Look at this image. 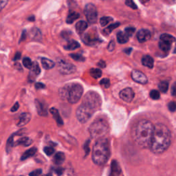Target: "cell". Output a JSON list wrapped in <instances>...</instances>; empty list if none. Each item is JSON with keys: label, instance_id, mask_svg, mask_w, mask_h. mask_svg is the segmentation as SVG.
I'll return each instance as SVG.
<instances>
[{"label": "cell", "instance_id": "836d02e7", "mask_svg": "<svg viewBox=\"0 0 176 176\" xmlns=\"http://www.w3.org/2000/svg\"><path fill=\"white\" fill-rule=\"evenodd\" d=\"M112 20H113V19L110 17H103L100 20V25H101V26L105 27Z\"/></svg>", "mask_w": 176, "mask_h": 176}, {"label": "cell", "instance_id": "4fadbf2b", "mask_svg": "<svg viewBox=\"0 0 176 176\" xmlns=\"http://www.w3.org/2000/svg\"><path fill=\"white\" fill-rule=\"evenodd\" d=\"M82 40L86 45L89 46L95 45V44L98 43L100 41L99 38L96 36V34H91L90 33L85 34L82 37Z\"/></svg>", "mask_w": 176, "mask_h": 176}, {"label": "cell", "instance_id": "ffe728a7", "mask_svg": "<svg viewBox=\"0 0 176 176\" xmlns=\"http://www.w3.org/2000/svg\"><path fill=\"white\" fill-rule=\"evenodd\" d=\"M50 112L51 113L53 118L55 120V121L57 122V124L59 125H64V122H63L62 118L61 117L60 114H59V111L56 109L52 108L51 109H50Z\"/></svg>", "mask_w": 176, "mask_h": 176}, {"label": "cell", "instance_id": "f5cc1de1", "mask_svg": "<svg viewBox=\"0 0 176 176\" xmlns=\"http://www.w3.org/2000/svg\"><path fill=\"white\" fill-rule=\"evenodd\" d=\"M8 2L7 1H2L1 2H0V4H1V9H2L4 7L5 5L7 4Z\"/></svg>", "mask_w": 176, "mask_h": 176}, {"label": "cell", "instance_id": "d4e9b609", "mask_svg": "<svg viewBox=\"0 0 176 176\" xmlns=\"http://www.w3.org/2000/svg\"><path fill=\"white\" fill-rule=\"evenodd\" d=\"M37 149L36 147H33V148H30V149L27 150L26 152H25L24 153L23 155H22L21 157V160H25L30 158V157L33 156L34 154L37 153Z\"/></svg>", "mask_w": 176, "mask_h": 176}, {"label": "cell", "instance_id": "7c38bea8", "mask_svg": "<svg viewBox=\"0 0 176 176\" xmlns=\"http://www.w3.org/2000/svg\"><path fill=\"white\" fill-rule=\"evenodd\" d=\"M131 78L135 82L140 84H146L148 82V79L146 75L143 72L138 70H134L131 72Z\"/></svg>", "mask_w": 176, "mask_h": 176}, {"label": "cell", "instance_id": "11a10c76", "mask_svg": "<svg viewBox=\"0 0 176 176\" xmlns=\"http://www.w3.org/2000/svg\"><path fill=\"white\" fill-rule=\"evenodd\" d=\"M28 20L29 21H34V16H31V17H30V18H28Z\"/></svg>", "mask_w": 176, "mask_h": 176}, {"label": "cell", "instance_id": "816d5d0a", "mask_svg": "<svg viewBox=\"0 0 176 176\" xmlns=\"http://www.w3.org/2000/svg\"><path fill=\"white\" fill-rule=\"evenodd\" d=\"M21 58V53L20 52H17L16 55H15L14 57V61H17Z\"/></svg>", "mask_w": 176, "mask_h": 176}, {"label": "cell", "instance_id": "6f0895ef", "mask_svg": "<svg viewBox=\"0 0 176 176\" xmlns=\"http://www.w3.org/2000/svg\"><path fill=\"white\" fill-rule=\"evenodd\" d=\"M174 52L175 53V54H176V45H175V48H174Z\"/></svg>", "mask_w": 176, "mask_h": 176}, {"label": "cell", "instance_id": "b9f144b4", "mask_svg": "<svg viewBox=\"0 0 176 176\" xmlns=\"http://www.w3.org/2000/svg\"><path fill=\"white\" fill-rule=\"evenodd\" d=\"M90 140H87L86 143L84 144V146H83L84 150H85V152H86V156L90 153Z\"/></svg>", "mask_w": 176, "mask_h": 176}, {"label": "cell", "instance_id": "e575fe53", "mask_svg": "<svg viewBox=\"0 0 176 176\" xmlns=\"http://www.w3.org/2000/svg\"><path fill=\"white\" fill-rule=\"evenodd\" d=\"M70 56L71 58H72L74 59V60L77 61L83 62V61H85V60H86V59H85L84 56L79 55V54H71V55H70Z\"/></svg>", "mask_w": 176, "mask_h": 176}, {"label": "cell", "instance_id": "3957f363", "mask_svg": "<svg viewBox=\"0 0 176 176\" xmlns=\"http://www.w3.org/2000/svg\"><path fill=\"white\" fill-rule=\"evenodd\" d=\"M110 156L109 143L106 138H100L96 142L92 151V160L97 165H103L108 161Z\"/></svg>", "mask_w": 176, "mask_h": 176}, {"label": "cell", "instance_id": "603a6c76", "mask_svg": "<svg viewBox=\"0 0 176 176\" xmlns=\"http://www.w3.org/2000/svg\"><path fill=\"white\" fill-rule=\"evenodd\" d=\"M65 154L62 152H58L55 154L54 158H53V162H55V164L59 165L65 161Z\"/></svg>", "mask_w": 176, "mask_h": 176}, {"label": "cell", "instance_id": "277c9868", "mask_svg": "<svg viewBox=\"0 0 176 176\" xmlns=\"http://www.w3.org/2000/svg\"><path fill=\"white\" fill-rule=\"evenodd\" d=\"M90 136L93 138H103L109 131V127L108 122L102 119H99L91 124L89 127Z\"/></svg>", "mask_w": 176, "mask_h": 176}, {"label": "cell", "instance_id": "f1b7e54d", "mask_svg": "<svg viewBox=\"0 0 176 176\" xmlns=\"http://www.w3.org/2000/svg\"><path fill=\"white\" fill-rule=\"evenodd\" d=\"M90 74L91 76H92V77L96 78V79H97V78H99L102 76L101 70L98 68H92L90 71Z\"/></svg>", "mask_w": 176, "mask_h": 176}, {"label": "cell", "instance_id": "f35d334b", "mask_svg": "<svg viewBox=\"0 0 176 176\" xmlns=\"http://www.w3.org/2000/svg\"><path fill=\"white\" fill-rule=\"evenodd\" d=\"M100 85L105 88H108L110 86V81L108 78H103L100 81Z\"/></svg>", "mask_w": 176, "mask_h": 176}, {"label": "cell", "instance_id": "44dd1931", "mask_svg": "<svg viewBox=\"0 0 176 176\" xmlns=\"http://www.w3.org/2000/svg\"><path fill=\"white\" fill-rule=\"evenodd\" d=\"M33 143V140L30 139V138L28 137H22L20 138L17 142L15 143L14 145H22L24 147H28L30 146Z\"/></svg>", "mask_w": 176, "mask_h": 176}, {"label": "cell", "instance_id": "5b68a950", "mask_svg": "<svg viewBox=\"0 0 176 176\" xmlns=\"http://www.w3.org/2000/svg\"><path fill=\"white\" fill-rule=\"evenodd\" d=\"M101 103V98L99 95V94L93 92V91H90V92L86 94L82 102V104L85 105L90 109H92L94 112L100 108Z\"/></svg>", "mask_w": 176, "mask_h": 176}, {"label": "cell", "instance_id": "8fae6325", "mask_svg": "<svg viewBox=\"0 0 176 176\" xmlns=\"http://www.w3.org/2000/svg\"><path fill=\"white\" fill-rule=\"evenodd\" d=\"M119 95H120L121 99L122 100L127 103H131L134 98V92L133 90L130 87L125 88V89L121 90Z\"/></svg>", "mask_w": 176, "mask_h": 176}, {"label": "cell", "instance_id": "f907efd6", "mask_svg": "<svg viewBox=\"0 0 176 176\" xmlns=\"http://www.w3.org/2000/svg\"><path fill=\"white\" fill-rule=\"evenodd\" d=\"M26 30H24L23 33H22V34H21V39H20V43L26 39Z\"/></svg>", "mask_w": 176, "mask_h": 176}, {"label": "cell", "instance_id": "f6af8a7d", "mask_svg": "<svg viewBox=\"0 0 176 176\" xmlns=\"http://www.w3.org/2000/svg\"><path fill=\"white\" fill-rule=\"evenodd\" d=\"M19 108H20V105H19V103L17 102V103H15V104L13 105V107H12V108H11V111L12 112H17V110H18V109H19Z\"/></svg>", "mask_w": 176, "mask_h": 176}, {"label": "cell", "instance_id": "9c48e42d", "mask_svg": "<svg viewBox=\"0 0 176 176\" xmlns=\"http://www.w3.org/2000/svg\"><path fill=\"white\" fill-rule=\"evenodd\" d=\"M160 42H159V48L160 50H162L163 52H167L171 48L172 43H174L175 39V37L171 36V34H162L160 36Z\"/></svg>", "mask_w": 176, "mask_h": 176}, {"label": "cell", "instance_id": "5bb4252c", "mask_svg": "<svg viewBox=\"0 0 176 176\" xmlns=\"http://www.w3.org/2000/svg\"><path fill=\"white\" fill-rule=\"evenodd\" d=\"M151 38V33L147 29H141L137 33V39L140 43L146 42Z\"/></svg>", "mask_w": 176, "mask_h": 176}, {"label": "cell", "instance_id": "7a4b0ae2", "mask_svg": "<svg viewBox=\"0 0 176 176\" xmlns=\"http://www.w3.org/2000/svg\"><path fill=\"white\" fill-rule=\"evenodd\" d=\"M155 126L149 121L142 120L138 122L134 131V139L142 148H150L153 139Z\"/></svg>", "mask_w": 176, "mask_h": 176}, {"label": "cell", "instance_id": "d6986e66", "mask_svg": "<svg viewBox=\"0 0 176 176\" xmlns=\"http://www.w3.org/2000/svg\"><path fill=\"white\" fill-rule=\"evenodd\" d=\"M142 64L145 67L152 69L154 65L153 59L149 55H144L142 58Z\"/></svg>", "mask_w": 176, "mask_h": 176}, {"label": "cell", "instance_id": "ee69618b", "mask_svg": "<svg viewBox=\"0 0 176 176\" xmlns=\"http://www.w3.org/2000/svg\"><path fill=\"white\" fill-rule=\"evenodd\" d=\"M115 48V43L114 41H111V42H109L108 47V49L109 50V51H113V50H114Z\"/></svg>", "mask_w": 176, "mask_h": 176}, {"label": "cell", "instance_id": "6da1fadb", "mask_svg": "<svg viewBox=\"0 0 176 176\" xmlns=\"http://www.w3.org/2000/svg\"><path fill=\"white\" fill-rule=\"evenodd\" d=\"M171 134L168 127L163 124L155 125L150 149L156 154L164 153L171 144Z\"/></svg>", "mask_w": 176, "mask_h": 176}, {"label": "cell", "instance_id": "484cf974", "mask_svg": "<svg viewBox=\"0 0 176 176\" xmlns=\"http://www.w3.org/2000/svg\"><path fill=\"white\" fill-rule=\"evenodd\" d=\"M87 24L85 21H79L76 24V30L78 33H83L87 29Z\"/></svg>", "mask_w": 176, "mask_h": 176}, {"label": "cell", "instance_id": "7402d4cb", "mask_svg": "<svg viewBox=\"0 0 176 176\" xmlns=\"http://www.w3.org/2000/svg\"><path fill=\"white\" fill-rule=\"evenodd\" d=\"M42 64L43 68L46 70H50L55 67V62L47 58H42Z\"/></svg>", "mask_w": 176, "mask_h": 176}, {"label": "cell", "instance_id": "ac0fdd59", "mask_svg": "<svg viewBox=\"0 0 176 176\" xmlns=\"http://www.w3.org/2000/svg\"><path fill=\"white\" fill-rule=\"evenodd\" d=\"M121 169L120 168L118 162L116 160H112L111 165V172L109 176H119L121 174Z\"/></svg>", "mask_w": 176, "mask_h": 176}, {"label": "cell", "instance_id": "52a82bcc", "mask_svg": "<svg viewBox=\"0 0 176 176\" xmlns=\"http://www.w3.org/2000/svg\"><path fill=\"white\" fill-rule=\"evenodd\" d=\"M94 112L92 109L88 108L83 104H81L78 106L77 109V118L81 123H86V122L92 117Z\"/></svg>", "mask_w": 176, "mask_h": 176}, {"label": "cell", "instance_id": "2e32d148", "mask_svg": "<svg viewBox=\"0 0 176 176\" xmlns=\"http://www.w3.org/2000/svg\"><path fill=\"white\" fill-rule=\"evenodd\" d=\"M34 103H35L37 111L39 115H40L41 116H46L47 115H48L47 107L43 103L41 102L40 100H39L38 99H36Z\"/></svg>", "mask_w": 176, "mask_h": 176}, {"label": "cell", "instance_id": "8992f818", "mask_svg": "<svg viewBox=\"0 0 176 176\" xmlns=\"http://www.w3.org/2000/svg\"><path fill=\"white\" fill-rule=\"evenodd\" d=\"M83 88L80 84L74 83L69 87L67 99L71 104H75L78 102L83 95Z\"/></svg>", "mask_w": 176, "mask_h": 176}, {"label": "cell", "instance_id": "8d00e7d4", "mask_svg": "<svg viewBox=\"0 0 176 176\" xmlns=\"http://www.w3.org/2000/svg\"><path fill=\"white\" fill-rule=\"evenodd\" d=\"M135 31H136V29H135V28L134 27H128L127 28H125V33L127 34L129 38H130V37H131L133 35L134 33H135Z\"/></svg>", "mask_w": 176, "mask_h": 176}, {"label": "cell", "instance_id": "9f6ffc18", "mask_svg": "<svg viewBox=\"0 0 176 176\" xmlns=\"http://www.w3.org/2000/svg\"><path fill=\"white\" fill-rule=\"evenodd\" d=\"M43 176H52L51 174H46V175H44Z\"/></svg>", "mask_w": 176, "mask_h": 176}, {"label": "cell", "instance_id": "e0dca14e", "mask_svg": "<svg viewBox=\"0 0 176 176\" xmlns=\"http://www.w3.org/2000/svg\"><path fill=\"white\" fill-rule=\"evenodd\" d=\"M31 119V114L29 113H23L20 116V120L17 123L18 127H23L28 124Z\"/></svg>", "mask_w": 176, "mask_h": 176}, {"label": "cell", "instance_id": "83f0119b", "mask_svg": "<svg viewBox=\"0 0 176 176\" xmlns=\"http://www.w3.org/2000/svg\"><path fill=\"white\" fill-rule=\"evenodd\" d=\"M117 41L119 43H126L129 41V37L123 32H118L117 33Z\"/></svg>", "mask_w": 176, "mask_h": 176}, {"label": "cell", "instance_id": "d590c367", "mask_svg": "<svg viewBox=\"0 0 176 176\" xmlns=\"http://www.w3.org/2000/svg\"><path fill=\"white\" fill-rule=\"evenodd\" d=\"M150 97L153 100H158L160 98V94L158 91L153 90L150 92Z\"/></svg>", "mask_w": 176, "mask_h": 176}, {"label": "cell", "instance_id": "db71d44e", "mask_svg": "<svg viewBox=\"0 0 176 176\" xmlns=\"http://www.w3.org/2000/svg\"><path fill=\"white\" fill-rule=\"evenodd\" d=\"M132 51V48H127V49H125L124 50V52L125 53H127V55H130V53Z\"/></svg>", "mask_w": 176, "mask_h": 176}, {"label": "cell", "instance_id": "ab89813d", "mask_svg": "<svg viewBox=\"0 0 176 176\" xmlns=\"http://www.w3.org/2000/svg\"><path fill=\"white\" fill-rule=\"evenodd\" d=\"M168 108L171 112H175L176 111V102L172 101L168 104Z\"/></svg>", "mask_w": 176, "mask_h": 176}, {"label": "cell", "instance_id": "4dcf8cb0", "mask_svg": "<svg viewBox=\"0 0 176 176\" xmlns=\"http://www.w3.org/2000/svg\"><path fill=\"white\" fill-rule=\"evenodd\" d=\"M15 135V134H13V135H12V136L8 138V140L7 141V144H6V152H7V153L10 152L12 147L15 144L14 141H13Z\"/></svg>", "mask_w": 176, "mask_h": 176}, {"label": "cell", "instance_id": "7dc6e473", "mask_svg": "<svg viewBox=\"0 0 176 176\" xmlns=\"http://www.w3.org/2000/svg\"><path fill=\"white\" fill-rule=\"evenodd\" d=\"M35 87L37 90H41V89H44L45 87V85L42 83H37L35 84Z\"/></svg>", "mask_w": 176, "mask_h": 176}, {"label": "cell", "instance_id": "7bdbcfd3", "mask_svg": "<svg viewBox=\"0 0 176 176\" xmlns=\"http://www.w3.org/2000/svg\"><path fill=\"white\" fill-rule=\"evenodd\" d=\"M42 174V169H36L32 172H30L29 174V176H39Z\"/></svg>", "mask_w": 176, "mask_h": 176}, {"label": "cell", "instance_id": "f546056e", "mask_svg": "<svg viewBox=\"0 0 176 176\" xmlns=\"http://www.w3.org/2000/svg\"><path fill=\"white\" fill-rule=\"evenodd\" d=\"M119 26H120V23H115V24H111L110 26H109L108 28H106L105 29L103 30L104 34H105V35H108L109 34L111 33L113 30L116 29V28Z\"/></svg>", "mask_w": 176, "mask_h": 176}, {"label": "cell", "instance_id": "74e56055", "mask_svg": "<svg viewBox=\"0 0 176 176\" xmlns=\"http://www.w3.org/2000/svg\"><path fill=\"white\" fill-rule=\"evenodd\" d=\"M43 152H45L47 156H51L55 152V149L51 147H45L43 148Z\"/></svg>", "mask_w": 176, "mask_h": 176}, {"label": "cell", "instance_id": "cb8c5ba5", "mask_svg": "<svg viewBox=\"0 0 176 176\" xmlns=\"http://www.w3.org/2000/svg\"><path fill=\"white\" fill-rule=\"evenodd\" d=\"M80 48V44L74 40H70L67 43V44L64 46V48L66 50H74Z\"/></svg>", "mask_w": 176, "mask_h": 176}, {"label": "cell", "instance_id": "d6a6232c", "mask_svg": "<svg viewBox=\"0 0 176 176\" xmlns=\"http://www.w3.org/2000/svg\"><path fill=\"white\" fill-rule=\"evenodd\" d=\"M23 65L26 68H28V69H30L32 68L33 65V63L32 62V61L30 60V58H28V57H25L23 59Z\"/></svg>", "mask_w": 176, "mask_h": 176}, {"label": "cell", "instance_id": "ba28073f", "mask_svg": "<svg viewBox=\"0 0 176 176\" xmlns=\"http://www.w3.org/2000/svg\"><path fill=\"white\" fill-rule=\"evenodd\" d=\"M84 12L90 24H93L96 23L97 20H98V12H97L95 5L92 3L87 4L85 7Z\"/></svg>", "mask_w": 176, "mask_h": 176}, {"label": "cell", "instance_id": "681fc988", "mask_svg": "<svg viewBox=\"0 0 176 176\" xmlns=\"http://www.w3.org/2000/svg\"><path fill=\"white\" fill-rule=\"evenodd\" d=\"M55 172L57 174L59 175H60L62 174V173H63V171H64V169L60 168V167H59V168H56L55 169Z\"/></svg>", "mask_w": 176, "mask_h": 176}, {"label": "cell", "instance_id": "30bf717a", "mask_svg": "<svg viewBox=\"0 0 176 176\" xmlns=\"http://www.w3.org/2000/svg\"><path fill=\"white\" fill-rule=\"evenodd\" d=\"M57 69L61 74L64 75L72 74L77 70L76 67L73 64H71L64 60L58 61Z\"/></svg>", "mask_w": 176, "mask_h": 176}, {"label": "cell", "instance_id": "bcb514c9", "mask_svg": "<svg viewBox=\"0 0 176 176\" xmlns=\"http://www.w3.org/2000/svg\"><path fill=\"white\" fill-rule=\"evenodd\" d=\"M171 94H172V96L176 97V83H175L172 86V87H171Z\"/></svg>", "mask_w": 176, "mask_h": 176}, {"label": "cell", "instance_id": "60d3db41", "mask_svg": "<svg viewBox=\"0 0 176 176\" xmlns=\"http://www.w3.org/2000/svg\"><path fill=\"white\" fill-rule=\"evenodd\" d=\"M125 4H126L129 7L134 9V10H136V9L138 8L136 4L133 1H126L125 2Z\"/></svg>", "mask_w": 176, "mask_h": 176}, {"label": "cell", "instance_id": "4316f807", "mask_svg": "<svg viewBox=\"0 0 176 176\" xmlns=\"http://www.w3.org/2000/svg\"><path fill=\"white\" fill-rule=\"evenodd\" d=\"M79 14L77 13L76 12H70V14L68 15V16L66 19V22H67V24H72L74 21H76L77 19L79 17Z\"/></svg>", "mask_w": 176, "mask_h": 176}, {"label": "cell", "instance_id": "1f68e13d", "mask_svg": "<svg viewBox=\"0 0 176 176\" xmlns=\"http://www.w3.org/2000/svg\"><path fill=\"white\" fill-rule=\"evenodd\" d=\"M159 90L163 93H166L169 89V83L166 81H162L158 85Z\"/></svg>", "mask_w": 176, "mask_h": 176}, {"label": "cell", "instance_id": "c3c4849f", "mask_svg": "<svg viewBox=\"0 0 176 176\" xmlns=\"http://www.w3.org/2000/svg\"><path fill=\"white\" fill-rule=\"evenodd\" d=\"M98 65L99 66L100 68H104L106 67V64H105V62L104 61H100L99 63H98Z\"/></svg>", "mask_w": 176, "mask_h": 176}, {"label": "cell", "instance_id": "9a60e30c", "mask_svg": "<svg viewBox=\"0 0 176 176\" xmlns=\"http://www.w3.org/2000/svg\"><path fill=\"white\" fill-rule=\"evenodd\" d=\"M40 72L41 70L39 64L37 62H34L33 67L30 69L29 75H28V80H29V81L33 82V81L35 80L37 77L40 74Z\"/></svg>", "mask_w": 176, "mask_h": 176}]
</instances>
